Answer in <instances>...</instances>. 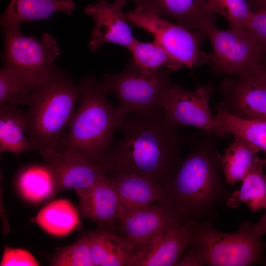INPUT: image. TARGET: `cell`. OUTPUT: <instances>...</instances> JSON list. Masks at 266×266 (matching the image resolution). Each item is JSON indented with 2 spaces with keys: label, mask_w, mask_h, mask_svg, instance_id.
Returning <instances> with one entry per match:
<instances>
[{
  "label": "cell",
  "mask_w": 266,
  "mask_h": 266,
  "mask_svg": "<svg viewBox=\"0 0 266 266\" xmlns=\"http://www.w3.org/2000/svg\"><path fill=\"white\" fill-rule=\"evenodd\" d=\"M246 220L237 231L225 233L216 230L209 221L201 222L193 243L204 265L246 266L258 262L266 248V243Z\"/></svg>",
  "instance_id": "5b68a950"
},
{
  "label": "cell",
  "mask_w": 266,
  "mask_h": 266,
  "mask_svg": "<svg viewBox=\"0 0 266 266\" xmlns=\"http://www.w3.org/2000/svg\"><path fill=\"white\" fill-rule=\"evenodd\" d=\"M3 37V66L33 91L56 66L55 61L61 53L57 41L45 33L36 39L20 29L4 30Z\"/></svg>",
  "instance_id": "52a82bcc"
},
{
  "label": "cell",
  "mask_w": 266,
  "mask_h": 266,
  "mask_svg": "<svg viewBox=\"0 0 266 266\" xmlns=\"http://www.w3.org/2000/svg\"><path fill=\"white\" fill-rule=\"evenodd\" d=\"M194 140L163 186L160 205L175 222L208 221L232 195L224 182L216 138Z\"/></svg>",
  "instance_id": "7a4b0ae2"
},
{
  "label": "cell",
  "mask_w": 266,
  "mask_h": 266,
  "mask_svg": "<svg viewBox=\"0 0 266 266\" xmlns=\"http://www.w3.org/2000/svg\"><path fill=\"white\" fill-rule=\"evenodd\" d=\"M87 235L93 266H131L133 252L121 234L99 227Z\"/></svg>",
  "instance_id": "ffe728a7"
},
{
  "label": "cell",
  "mask_w": 266,
  "mask_h": 266,
  "mask_svg": "<svg viewBox=\"0 0 266 266\" xmlns=\"http://www.w3.org/2000/svg\"><path fill=\"white\" fill-rule=\"evenodd\" d=\"M176 127L162 109L126 114L119 128L122 136L109 149L103 164L110 174H136L163 186L187 141Z\"/></svg>",
  "instance_id": "6da1fadb"
},
{
  "label": "cell",
  "mask_w": 266,
  "mask_h": 266,
  "mask_svg": "<svg viewBox=\"0 0 266 266\" xmlns=\"http://www.w3.org/2000/svg\"><path fill=\"white\" fill-rule=\"evenodd\" d=\"M259 150L247 140L234 135L232 144L219 157L226 182L233 185L236 182L242 181L253 165Z\"/></svg>",
  "instance_id": "7402d4cb"
},
{
  "label": "cell",
  "mask_w": 266,
  "mask_h": 266,
  "mask_svg": "<svg viewBox=\"0 0 266 266\" xmlns=\"http://www.w3.org/2000/svg\"><path fill=\"white\" fill-rule=\"evenodd\" d=\"M255 232L259 235L266 233V212L259 221L252 226Z\"/></svg>",
  "instance_id": "836d02e7"
},
{
  "label": "cell",
  "mask_w": 266,
  "mask_h": 266,
  "mask_svg": "<svg viewBox=\"0 0 266 266\" xmlns=\"http://www.w3.org/2000/svg\"><path fill=\"white\" fill-rule=\"evenodd\" d=\"M16 182L23 198L33 203L46 200L56 190L53 175L44 164L23 168L19 173Z\"/></svg>",
  "instance_id": "d4e9b609"
},
{
  "label": "cell",
  "mask_w": 266,
  "mask_h": 266,
  "mask_svg": "<svg viewBox=\"0 0 266 266\" xmlns=\"http://www.w3.org/2000/svg\"><path fill=\"white\" fill-rule=\"evenodd\" d=\"M75 8L72 0H10L0 22L4 30H18L24 22L47 19L57 12L70 15Z\"/></svg>",
  "instance_id": "d6986e66"
},
{
  "label": "cell",
  "mask_w": 266,
  "mask_h": 266,
  "mask_svg": "<svg viewBox=\"0 0 266 266\" xmlns=\"http://www.w3.org/2000/svg\"><path fill=\"white\" fill-rule=\"evenodd\" d=\"M222 100L216 109L244 120L266 121V66L261 64L251 71L222 80Z\"/></svg>",
  "instance_id": "8fae6325"
},
{
  "label": "cell",
  "mask_w": 266,
  "mask_h": 266,
  "mask_svg": "<svg viewBox=\"0 0 266 266\" xmlns=\"http://www.w3.org/2000/svg\"><path fill=\"white\" fill-rule=\"evenodd\" d=\"M175 223L160 205L152 204L120 219L117 230L134 255L156 241Z\"/></svg>",
  "instance_id": "9a60e30c"
},
{
  "label": "cell",
  "mask_w": 266,
  "mask_h": 266,
  "mask_svg": "<svg viewBox=\"0 0 266 266\" xmlns=\"http://www.w3.org/2000/svg\"><path fill=\"white\" fill-rule=\"evenodd\" d=\"M39 153L59 191L85 189L109 174L104 164L92 163L70 151L51 148Z\"/></svg>",
  "instance_id": "7c38bea8"
},
{
  "label": "cell",
  "mask_w": 266,
  "mask_h": 266,
  "mask_svg": "<svg viewBox=\"0 0 266 266\" xmlns=\"http://www.w3.org/2000/svg\"><path fill=\"white\" fill-rule=\"evenodd\" d=\"M201 222L175 223L159 239L133 255L131 266H171L193 244Z\"/></svg>",
  "instance_id": "5bb4252c"
},
{
  "label": "cell",
  "mask_w": 266,
  "mask_h": 266,
  "mask_svg": "<svg viewBox=\"0 0 266 266\" xmlns=\"http://www.w3.org/2000/svg\"><path fill=\"white\" fill-rule=\"evenodd\" d=\"M126 5V0H115L113 3L98 0L85 7L84 12L95 22L89 43L91 51H96L105 43L116 44L130 49L136 39L123 12Z\"/></svg>",
  "instance_id": "4fadbf2b"
},
{
  "label": "cell",
  "mask_w": 266,
  "mask_h": 266,
  "mask_svg": "<svg viewBox=\"0 0 266 266\" xmlns=\"http://www.w3.org/2000/svg\"><path fill=\"white\" fill-rule=\"evenodd\" d=\"M131 0L135 4L139 0Z\"/></svg>",
  "instance_id": "d590c367"
},
{
  "label": "cell",
  "mask_w": 266,
  "mask_h": 266,
  "mask_svg": "<svg viewBox=\"0 0 266 266\" xmlns=\"http://www.w3.org/2000/svg\"><path fill=\"white\" fill-rule=\"evenodd\" d=\"M33 222L49 234L62 236L67 235L80 224L78 212L68 200L61 199L43 208Z\"/></svg>",
  "instance_id": "cb8c5ba5"
},
{
  "label": "cell",
  "mask_w": 266,
  "mask_h": 266,
  "mask_svg": "<svg viewBox=\"0 0 266 266\" xmlns=\"http://www.w3.org/2000/svg\"><path fill=\"white\" fill-rule=\"evenodd\" d=\"M265 65L266 66V61L265 62Z\"/></svg>",
  "instance_id": "8d00e7d4"
},
{
  "label": "cell",
  "mask_w": 266,
  "mask_h": 266,
  "mask_svg": "<svg viewBox=\"0 0 266 266\" xmlns=\"http://www.w3.org/2000/svg\"><path fill=\"white\" fill-rule=\"evenodd\" d=\"M263 161L257 156L245 178L240 188L233 193L226 204L234 208L242 203L256 212L266 209V174L263 173Z\"/></svg>",
  "instance_id": "603a6c76"
},
{
  "label": "cell",
  "mask_w": 266,
  "mask_h": 266,
  "mask_svg": "<svg viewBox=\"0 0 266 266\" xmlns=\"http://www.w3.org/2000/svg\"><path fill=\"white\" fill-rule=\"evenodd\" d=\"M125 16L134 26L151 33L154 40L182 66L191 69L207 63L208 54L200 48L207 38L202 32L191 31L138 7L125 13Z\"/></svg>",
  "instance_id": "9c48e42d"
},
{
  "label": "cell",
  "mask_w": 266,
  "mask_h": 266,
  "mask_svg": "<svg viewBox=\"0 0 266 266\" xmlns=\"http://www.w3.org/2000/svg\"><path fill=\"white\" fill-rule=\"evenodd\" d=\"M254 12L266 8V0H248Z\"/></svg>",
  "instance_id": "e575fe53"
},
{
  "label": "cell",
  "mask_w": 266,
  "mask_h": 266,
  "mask_svg": "<svg viewBox=\"0 0 266 266\" xmlns=\"http://www.w3.org/2000/svg\"><path fill=\"white\" fill-rule=\"evenodd\" d=\"M215 21H206L201 29L211 43L207 63L213 75H240L266 61V53L248 31L242 28L220 29Z\"/></svg>",
  "instance_id": "ba28073f"
},
{
  "label": "cell",
  "mask_w": 266,
  "mask_h": 266,
  "mask_svg": "<svg viewBox=\"0 0 266 266\" xmlns=\"http://www.w3.org/2000/svg\"><path fill=\"white\" fill-rule=\"evenodd\" d=\"M216 110L214 118L225 133L245 138L262 150L266 157V121L241 119L219 109ZM263 164L266 167V158Z\"/></svg>",
  "instance_id": "4316f807"
},
{
  "label": "cell",
  "mask_w": 266,
  "mask_h": 266,
  "mask_svg": "<svg viewBox=\"0 0 266 266\" xmlns=\"http://www.w3.org/2000/svg\"><path fill=\"white\" fill-rule=\"evenodd\" d=\"M129 51L134 64L146 73H154L164 67L176 70L183 66L154 39L147 43L136 39Z\"/></svg>",
  "instance_id": "484cf974"
},
{
  "label": "cell",
  "mask_w": 266,
  "mask_h": 266,
  "mask_svg": "<svg viewBox=\"0 0 266 266\" xmlns=\"http://www.w3.org/2000/svg\"><path fill=\"white\" fill-rule=\"evenodd\" d=\"M39 265L36 260L29 252L7 246H5L0 264L1 266Z\"/></svg>",
  "instance_id": "4dcf8cb0"
},
{
  "label": "cell",
  "mask_w": 266,
  "mask_h": 266,
  "mask_svg": "<svg viewBox=\"0 0 266 266\" xmlns=\"http://www.w3.org/2000/svg\"><path fill=\"white\" fill-rule=\"evenodd\" d=\"M213 93L212 82L195 90L171 83L165 94L161 108L176 126L194 127L205 134L225 137L228 134L218 126L211 112L209 100Z\"/></svg>",
  "instance_id": "30bf717a"
},
{
  "label": "cell",
  "mask_w": 266,
  "mask_h": 266,
  "mask_svg": "<svg viewBox=\"0 0 266 266\" xmlns=\"http://www.w3.org/2000/svg\"><path fill=\"white\" fill-rule=\"evenodd\" d=\"M33 91L28 89L8 68L0 70V104L26 105Z\"/></svg>",
  "instance_id": "f1b7e54d"
},
{
  "label": "cell",
  "mask_w": 266,
  "mask_h": 266,
  "mask_svg": "<svg viewBox=\"0 0 266 266\" xmlns=\"http://www.w3.org/2000/svg\"><path fill=\"white\" fill-rule=\"evenodd\" d=\"M135 4L159 16L173 19L194 32H201L206 21L216 20L215 15L208 12L206 0H139Z\"/></svg>",
  "instance_id": "ac0fdd59"
},
{
  "label": "cell",
  "mask_w": 266,
  "mask_h": 266,
  "mask_svg": "<svg viewBox=\"0 0 266 266\" xmlns=\"http://www.w3.org/2000/svg\"><path fill=\"white\" fill-rule=\"evenodd\" d=\"M110 175L120 201L118 222L161 199L163 186L148 178L133 173Z\"/></svg>",
  "instance_id": "e0dca14e"
},
{
  "label": "cell",
  "mask_w": 266,
  "mask_h": 266,
  "mask_svg": "<svg viewBox=\"0 0 266 266\" xmlns=\"http://www.w3.org/2000/svg\"><path fill=\"white\" fill-rule=\"evenodd\" d=\"M79 84L78 106L56 149L74 153L92 163L103 164L113 145V133L126 114L110 104L107 94L94 75L84 77Z\"/></svg>",
  "instance_id": "3957f363"
},
{
  "label": "cell",
  "mask_w": 266,
  "mask_h": 266,
  "mask_svg": "<svg viewBox=\"0 0 266 266\" xmlns=\"http://www.w3.org/2000/svg\"><path fill=\"white\" fill-rule=\"evenodd\" d=\"M51 265L56 266H93L87 235L71 245L60 249Z\"/></svg>",
  "instance_id": "f546056e"
},
{
  "label": "cell",
  "mask_w": 266,
  "mask_h": 266,
  "mask_svg": "<svg viewBox=\"0 0 266 266\" xmlns=\"http://www.w3.org/2000/svg\"><path fill=\"white\" fill-rule=\"evenodd\" d=\"M81 96V87L56 66L32 92L25 113L33 151L56 148Z\"/></svg>",
  "instance_id": "277c9868"
},
{
  "label": "cell",
  "mask_w": 266,
  "mask_h": 266,
  "mask_svg": "<svg viewBox=\"0 0 266 266\" xmlns=\"http://www.w3.org/2000/svg\"><path fill=\"white\" fill-rule=\"evenodd\" d=\"M207 8L212 15L224 17L230 27L245 29L254 12L248 0H206Z\"/></svg>",
  "instance_id": "83f0119b"
},
{
  "label": "cell",
  "mask_w": 266,
  "mask_h": 266,
  "mask_svg": "<svg viewBox=\"0 0 266 266\" xmlns=\"http://www.w3.org/2000/svg\"><path fill=\"white\" fill-rule=\"evenodd\" d=\"M172 70L165 68L148 73L129 62L122 71L106 73L99 83L107 94H113L118 100L115 109L127 114L145 113L162 109L165 94L171 84Z\"/></svg>",
  "instance_id": "8992f818"
},
{
  "label": "cell",
  "mask_w": 266,
  "mask_h": 266,
  "mask_svg": "<svg viewBox=\"0 0 266 266\" xmlns=\"http://www.w3.org/2000/svg\"><path fill=\"white\" fill-rule=\"evenodd\" d=\"M25 113L18 106L0 104V151L15 154L33 151L27 133Z\"/></svg>",
  "instance_id": "44dd1931"
},
{
  "label": "cell",
  "mask_w": 266,
  "mask_h": 266,
  "mask_svg": "<svg viewBox=\"0 0 266 266\" xmlns=\"http://www.w3.org/2000/svg\"><path fill=\"white\" fill-rule=\"evenodd\" d=\"M245 29L255 38L266 53V8L254 12Z\"/></svg>",
  "instance_id": "1f68e13d"
},
{
  "label": "cell",
  "mask_w": 266,
  "mask_h": 266,
  "mask_svg": "<svg viewBox=\"0 0 266 266\" xmlns=\"http://www.w3.org/2000/svg\"><path fill=\"white\" fill-rule=\"evenodd\" d=\"M75 192L83 217L95 222L100 228L117 230L120 201L110 174L88 188Z\"/></svg>",
  "instance_id": "2e32d148"
},
{
  "label": "cell",
  "mask_w": 266,
  "mask_h": 266,
  "mask_svg": "<svg viewBox=\"0 0 266 266\" xmlns=\"http://www.w3.org/2000/svg\"><path fill=\"white\" fill-rule=\"evenodd\" d=\"M204 265L203 259L196 247L192 244L190 250L187 255L180 259L175 266H198Z\"/></svg>",
  "instance_id": "d6a6232c"
}]
</instances>
